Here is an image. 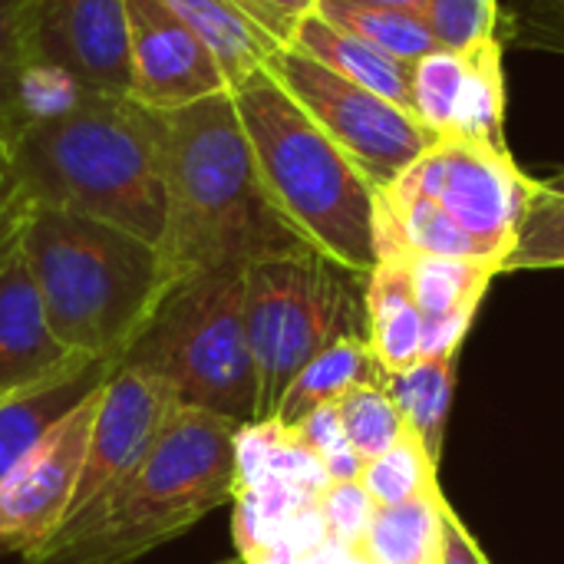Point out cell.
<instances>
[{"label": "cell", "mask_w": 564, "mask_h": 564, "mask_svg": "<svg viewBox=\"0 0 564 564\" xmlns=\"http://www.w3.org/2000/svg\"><path fill=\"white\" fill-rule=\"evenodd\" d=\"M165 122L162 261L172 284L195 274H245L254 261L311 248L271 205L231 93H215Z\"/></svg>", "instance_id": "1"}, {"label": "cell", "mask_w": 564, "mask_h": 564, "mask_svg": "<svg viewBox=\"0 0 564 564\" xmlns=\"http://www.w3.org/2000/svg\"><path fill=\"white\" fill-rule=\"evenodd\" d=\"M30 205L73 212L162 245L165 122L135 96L79 93L53 116L3 126Z\"/></svg>", "instance_id": "2"}, {"label": "cell", "mask_w": 564, "mask_h": 564, "mask_svg": "<svg viewBox=\"0 0 564 564\" xmlns=\"http://www.w3.org/2000/svg\"><path fill=\"white\" fill-rule=\"evenodd\" d=\"M245 423L178 406L152 449L66 519L23 564H132L235 499V436Z\"/></svg>", "instance_id": "3"}, {"label": "cell", "mask_w": 564, "mask_h": 564, "mask_svg": "<svg viewBox=\"0 0 564 564\" xmlns=\"http://www.w3.org/2000/svg\"><path fill=\"white\" fill-rule=\"evenodd\" d=\"M23 254L53 337L93 360L119 364L175 288L155 245L59 208H30Z\"/></svg>", "instance_id": "4"}, {"label": "cell", "mask_w": 564, "mask_h": 564, "mask_svg": "<svg viewBox=\"0 0 564 564\" xmlns=\"http://www.w3.org/2000/svg\"><path fill=\"white\" fill-rule=\"evenodd\" d=\"M258 175L278 215L330 261L377 268V188L268 73L231 89Z\"/></svg>", "instance_id": "5"}, {"label": "cell", "mask_w": 564, "mask_h": 564, "mask_svg": "<svg viewBox=\"0 0 564 564\" xmlns=\"http://www.w3.org/2000/svg\"><path fill=\"white\" fill-rule=\"evenodd\" d=\"M539 188L509 145L436 135L390 185L377 188V254L420 251L506 264Z\"/></svg>", "instance_id": "6"}, {"label": "cell", "mask_w": 564, "mask_h": 564, "mask_svg": "<svg viewBox=\"0 0 564 564\" xmlns=\"http://www.w3.org/2000/svg\"><path fill=\"white\" fill-rule=\"evenodd\" d=\"M116 367L162 377L182 406L254 423L258 373L245 327V278L195 274L178 281Z\"/></svg>", "instance_id": "7"}, {"label": "cell", "mask_w": 564, "mask_h": 564, "mask_svg": "<svg viewBox=\"0 0 564 564\" xmlns=\"http://www.w3.org/2000/svg\"><path fill=\"white\" fill-rule=\"evenodd\" d=\"M241 278L258 420H271L307 360L344 337H367V278L314 248L254 261Z\"/></svg>", "instance_id": "8"}, {"label": "cell", "mask_w": 564, "mask_h": 564, "mask_svg": "<svg viewBox=\"0 0 564 564\" xmlns=\"http://www.w3.org/2000/svg\"><path fill=\"white\" fill-rule=\"evenodd\" d=\"M264 69L330 135V142L367 175L373 188L390 185L436 139L410 109L327 69L294 46H281Z\"/></svg>", "instance_id": "9"}, {"label": "cell", "mask_w": 564, "mask_h": 564, "mask_svg": "<svg viewBox=\"0 0 564 564\" xmlns=\"http://www.w3.org/2000/svg\"><path fill=\"white\" fill-rule=\"evenodd\" d=\"M99 390L63 413L0 482V552H33L69 516L86 463Z\"/></svg>", "instance_id": "10"}, {"label": "cell", "mask_w": 564, "mask_h": 564, "mask_svg": "<svg viewBox=\"0 0 564 564\" xmlns=\"http://www.w3.org/2000/svg\"><path fill=\"white\" fill-rule=\"evenodd\" d=\"M178 406L175 390L162 377L139 367H116L99 393L86 463L66 519L132 473Z\"/></svg>", "instance_id": "11"}, {"label": "cell", "mask_w": 564, "mask_h": 564, "mask_svg": "<svg viewBox=\"0 0 564 564\" xmlns=\"http://www.w3.org/2000/svg\"><path fill=\"white\" fill-rule=\"evenodd\" d=\"M33 63L66 73L86 93L132 96L126 0H36Z\"/></svg>", "instance_id": "12"}, {"label": "cell", "mask_w": 564, "mask_h": 564, "mask_svg": "<svg viewBox=\"0 0 564 564\" xmlns=\"http://www.w3.org/2000/svg\"><path fill=\"white\" fill-rule=\"evenodd\" d=\"M132 96L155 109H182L215 93H231L215 53L162 0H126Z\"/></svg>", "instance_id": "13"}, {"label": "cell", "mask_w": 564, "mask_h": 564, "mask_svg": "<svg viewBox=\"0 0 564 564\" xmlns=\"http://www.w3.org/2000/svg\"><path fill=\"white\" fill-rule=\"evenodd\" d=\"M86 364H93V357L73 354L53 337L23 254V231L13 235L0 248V403Z\"/></svg>", "instance_id": "14"}, {"label": "cell", "mask_w": 564, "mask_h": 564, "mask_svg": "<svg viewBox=\"0 0 564 564\" xmlns=\"http://www.w3.org/2000/svg\"><path fill=\"white\" fill-rule=\"evenodd\" d=\"M400 254L406 261L413 301L423 314V357H443L463 350L476 311L489 294L492 281L502 274V268L496 261H479V258H443V254H420V251H400Z\"/></svg>", "instance_id": "15"}, {"label": "cell", "mask_w": 564, "mask_h": 564, "mask_svg": "<svg viewBox=\"0 0 564 564\" xmlns=\"http://www.w3.org/2000/svg\"><path fill=\"white\" fill-rule=\"evenodd\" d=\"M367 344L380 370L403 373L423 360V314L413 301L406 261L400 251H380L367 274Z\"/></svg>", "instance_id": "16"}, {"label": "cell", "mask_w": 564, "mask_h": 564, "mask_svg": "<svg viewBox=\"0 0 564 564\" xmlns=\"http://www.w3.org/2000/svg\"><path fill=\"white\" fill-rule=\"evenodd\" d=\"M116 364L93 360L86 367H76L63 377L43 380L10 400L0 403V482L3 476L26 456V449L76 403H83L93 390H99Z\"/></svg>", "instance_id": "17"}, {"label": "cell", "mask_w": 564, "mask_h": 564, "mask_svg": "<svg viewBox=\"0 0 564 564\" xmlns=\"http://www.w3.org/2000/svg\"><path fill=\"white\" fill-rule=\"evenodd\" d=\"M288 46L307 53L311 59L324 63L327 69H334L340 76L387 96L390 102L410 109V66L387 56V53H380L367 40L347 33L344 26L330 23L317 10L304 13L294 23V33H291Z\"/></svg>", "instance_id": "18"}, {"label": "cell", "mask_w": 564, "mask_h": 564, "mask_svg": "<svg viewBox=\"0 0 564 564\" xmlns=\"http://www.w3.org/2000/svg\"><path fill=\"white\" fill-rule=\"evenodd\" d=\"M215 53L228 89L261 73L281 43L235 0H162Z\"/></svg>", "instance_id": "19"}, {"label": "cell", "mask_w": 564, "mask_h": 564, "mask_svg": "<svg viewBox=\"0 0 564 564\" xmlns=\"http://www.w3.org/2000/svg\"><path fill=\"white\" fill-rule=\"evenodd\" d=\"M446 512L449 502L443 489L400 506H383L350 552L367 564H443Z\"/></svg>", "instance_id": "20"}, {"label": "cell", "mask_w": 564, "mask_h": 564, "mask_svg": "<svg viewBox=\"0 0 564 564\" xmlns=\"http://www.w3.org/2000/svg\"><path fill=\"white\" fill-rule=\"evenodd\" d=\"M383 380H387V373L380 370L367 337H344L301 367V373L284 390L271 420H278L281 426L291 430L307 413H314L327 403H337L347 390H354L360 383H383Z\"/></svg>", "instance_id": "21"}, {"label": "cell", "mask_w": 564, "mask_h": 564, "mask_svg": "<svg viewBox=\"0 0 564 564\" xmlns=\"http://www.w3.org/2000/svg\"><path fill=\"white\" fill-rule=\"evenodd\" d=\"M466 53V69L446 135L476 139L506 145V69H502V40L486 36Z\"/></svg>", "instance_id": "22"}, {"label": "cell", "mask_w": 564, "mask_h": 564, "mask_svg": "<svg viewBox=\"0 0 564 564\" xmlns=\"http://www.w3.org/2000/svg\"><path fill=\"white\" fill-rule=\"evenodd\" d=\"M456 354L443 357H423L403 373H390L383 380L387 393L400 406L406 426L420 436L433 463L443 459V440H446V420L453 406V387H456Z\"/></svg>", "instance_id": "23"}, {"label": "cell", "mask_w": 564, "mask_h": 564, "mask_svg": "<svg viewBox=\"0 0 564 564\" xmlns=\"http://www.w3.org/2000/svg\"><path fill=\"white\" fill-rule=\"evenodd\" d=\"M330 23L344 26L347 33L367 40L380 53L413 66L426 53L440 50L423 10L410 7H364V3H344V0H317L314 7Z\"/></svg>", "instance_id": "24"}, {"label": "cell", "mask_w": 564, "mask_h": 564, "mask_svg": "<svg viewBox=\"0 0 564 564\" xmlns=\"http://www.w3.org/2000/svg\"><path fill=\"white\" fill-rule=\"evenodd\" d=\"M357 482L367 489L377 509L400 506V502H410L440 489V463H433L420 436L406 426L403 436L383 456L364 463Z\"/></svg>", "instance_id": "25"}, {"label": "cell", "mask_w": 564, "mask_h": 564, "mask_svg": "<svg viewBox=\"0 0 564 564\" xmlns=\"http://www.w3.org/2000/svg\"><path fill=\"white\" fill-rule=\"evenodd\" d=\"M337 413H340L347 443L354 446L360 463L383 456L406 430V420L383 383H360L347 390L337 400Z\"/></svg>", "instance_id": "26"}, {"label": "cell", "mask_w": 564, "mask_h": 564, "mask_svg": "<svg viewBox=\"0 0 564 564\" xmlns=\"http://www.w3.org/2000/svg\"><path fill=\"white\" fill-rule=\"evenodd\" d=\"M552 268H564V192L549 188L539 178V188L529 202V212L522 218L516 248L502 264V274Z\"/></svg>", "instance_id": "27"}, {"label": "cell", "mask_w": 564, "mask_h": 564, "mask_svg": "<svg viewBox=\"0 0 564 564\" xmlns=\"http://www.w3.org/2000/svg\"><path fill=\"white\" fill-rule=\"evenodd\" d=\"M33 7L36 0H0V126L17 119V93L33 66Z\"/></svg>", "instance_id": "28"}, {"label": "cell", "mask_w": 564, "mask_h": 564, "mask_svg": "<svg viewBox=\"0 0 564 564\" xmlns=\"http://www.w3.org/2000/svg\"><path fill=\"white\" fill-rule=\"evenodd\" d=\"M499 33L516 50L564 56V0H506Z\"/></svg>", "instance_id": "29"}, {"label": "cell", "mask_w": 564, "mask_h": 564, "mask_svg": "<svg viewBox=\"0 0 564 564\" xmlns=\"http://www.w3.org/2000/svg\"><path fill=\"white\" fill-rule=\"evenodd\" d=\"M423 17L443 50H466L486 36H499V3L486 0H423Z\"/></svg>", "instance_id": "30"}, {"label": "cell", "mask_w": 564, "mask_h": 564, "mask_svg": "<svg viewBox=\"0 0 564 564\" xmlns=\"http://www.w3.org/2000/svg\"><path fill=\"white\" fill-rule=\"evenodd\" d=\"M291 433L321 459V466H324L330 482H354V479H360L364 463L354 453V446L347 443L337 403H327V406L307 413L297 426H291Z\"/></svg>", "instance_id": "31"}, {"label": "cell", "mask_w": 564, "mask_h": 564, "mask_svg": "<svg viewBox=\"0 0 564 564\" xmlns=\"http://www.w3.org/2000/svg\"><path fill=\"white\" fill-rule=\"evenodd\" d=\"M314 506H317V512H321V519L327 525L330 542L340 545V549H354L364 539V532H367V525H370V519L377 512V502L367 496V489L357 479L354 482H330L317 496Z\"/></svg>", "instance_id": "32"}, {"label": "cell", "mask_w": 564, "mask_h": 564, "mask_svg": "<svg viewBox=\"0 0 564 564\" xmlns=\"http://www.w3.org/2000/svg\"><path fill=\"white\" fill-rule=\"evenodd\" d=\"M30 198L23 195L20 182H17V172L10 165V152H7V135H3V126H0V248L23 231L26 225V215H30Z\"/></svg>", "instance_id": "33"}, {"label": "cell", "mask_w": 564, "mask_h": 564, "mask_svg": "<svg viewBox=\"0 0 564 564\" xmlns=\"http://www.w3.org/2000/svg\"><path fill=\"white\" fill-rule=\"evenodd\" d=\"M241 10H248L281 46L291 43L294 23L317 7V0H235Z\"/></svg>", "instance_id": "34"}, {"label": "cell", "mask_w": 564, "mask_h": 564, "mask_svg": "<svg viewBox=\"0 0 564 564\" xmlns=\"http://www.w3.org/2000/svg\"><path fill=\"white\" fill-rule=\"evenodd\" d=\"M443 564H492L486 558V552L479 549V542L473 539V532L463 525V519L453 512H446V539H443Z\"/></svg>", "instance_id": "35"}, {"label": "cell", "mask_w": 564, "mask_h": 564, "mask_svg": "<svg viewBox=\"0 0 564 564\" xmlns=\"http://www.w3.org/2000/svg\"><path fill=\"white\" fill-rule=\"evenodd\" d=\"M304 564H367V562H364V558H357L350 549H340V545L327 542L324 549H317L314 555H307Z\"/></svg>", "instance_id": "36"}, {"label": "cell", "mask_w": 564, "mask_h": 564, "mask_svg": "<svg viewBox=\"0 0 564 564\" xmlns=\"http://www.w3.org/2000/svg\"><path fill=\"white\" fill-rule=\"evenodd\" d=\"M344 3H364V7H410L420 10L423 0H344Z\"/></svg>", "instance_id": "37"}, {"label": "cell", "mask_w": 564, "mask_h": 564, "mask_svg": "<svg viewBox=\"0 0 564 564\" xmlns=\"http://www.w3.org/2000/svg\"><path fill=\"white\" fill-rule=\"evenodd\" d=\"M254 564H304V558L288 555V552H271V555H264L261 562H254Z\"/></svg>", "instance_id": "38"}, {"label": "cell", "mask_w": 564, "mask_h": 564, "mask_svg": "<svg viewBox=\"0 0 564 564\" xmlns=\"http://www.w3.org/2000/svg\"><path fill=\"white\" fill-rule=\"evenodd\" d=\"M549 188H555V192H564V169L562 172H555V175H549V178H542Z\"/></svg>", "instance_id": "39"}, {"label": "cell", "mask_w": 564, "mask_h": 564, "mask_svg": "<svg viewBox=\"0 0 564 564\" xmlns=\"http://www.w3.org/2000/svg\"><path fill=\"white\" fill-rule=\"evenodd\" d=\"M221 564H245L241 558H235V562H221Z\"/></svg>", "instance_id": "40"}, {"label": "cell", "mask_w": 564, "mask_h": 564, "mask_svg": "<svg viewBox=\"0 0 564 564\" xmlns=\"http://www.w3.org/2000/svg\"><path fill=\"white\" fill-rule=\"evenodd\" d=\"M486 3H499V0H486Z\"/></svg>", "instance_id": "41"}]
</instances>
